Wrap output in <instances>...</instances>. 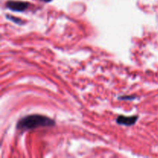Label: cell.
I'll use <instances>...</instances> for the list:
<instances>
[{
	"mask_svg": "<svg viewBox=\"0 0 158 158\" xmlns=\"http://www.w3.org/2000/svg\"><path fill=\"white\" fill-rule=\"evenodd\" d=\"M55 121L49 117L43 115H29L23 117L17 123L16 127L19 130L27 131L33 130L39 127H53Z\"/></svg>",
	"mask_w": 158,
	"mask_h": 158,
	"instance_id": "6da1fadb",
	"label": "cell"
},
{
	"mask_svg": "<svg viewBox=\"0 0 158 158\" xmlns=\"http://www.w3.org/2000/svg\"><path fill=\"white\" fill-rule=\"evenodd\" d=\"M6 6L13 12H24L29 7V3L22 1H8Z\"/></svg>",
	"mask_w": 158,
	"mask_h": 158,
	"instance_id": "7a4b0ae2",
	"label": "cell"
},
{
	"mask_svg": "<svg viewBox=\"0 0 158 158\" xmlns=\"http://www.w3.org/2000/svg\"><path fill=\"white\" fill-rule=\"evenodd\" d=\"M138 120L137 116H132V117H125V116H119L116 120L118 124L123 125L126 127L133 126L136 123L137 120Z\"/></svg>",
	"mask_w": 158,
	"mask_h": 158,
	"instance_id": "3957f363",
	"label": "cell"
},
{
	"mask_svg": "<svg viewBox=\"0 0 158 158\" xmlns=\"http://www.w3.org/2000/svg\"><path fill=\"white\" fill-rule=\"evenodd\" d=\"M7 18L9 19V20L13 22V23H17V24H23V23L21 19H19L18 18H15V17H9V15H7Z\"/></svg>",
	"mask_w": 158,
	"mask_h": 158,
	"instance_id": "277c9868",
	"label": "cell"
},
{
	"mask_svg": "<svg viewBox=\"0 0 158 158\" xmlns=\"http://www.w3.org/2000/svg\"><path fill=\"white\" fill-rule=\"evenodd\" d=\"M120 100H132L136 99V97H131V96H124V97H120Z\"/></svg>",
	"mask_w": 158,
	"mask_h": 158,
	"instance_id": "5b68a950",
	"label": "cell"
},
{
	"mask_svg": "<svg viewBox=\"0 0 158 158\" xmlns=\"http://www.w3.org/2000/svg\"><path fill=\"white\" fill-rule=\"evenodd\" d=\"M41 1L45 2H51L52 0H41Z\"/></svg>",
	"mask_w": 158,
	"mask_h": 158,
	"instance_id": "8992f818",
	"label": "cell"
}]
</instances>
